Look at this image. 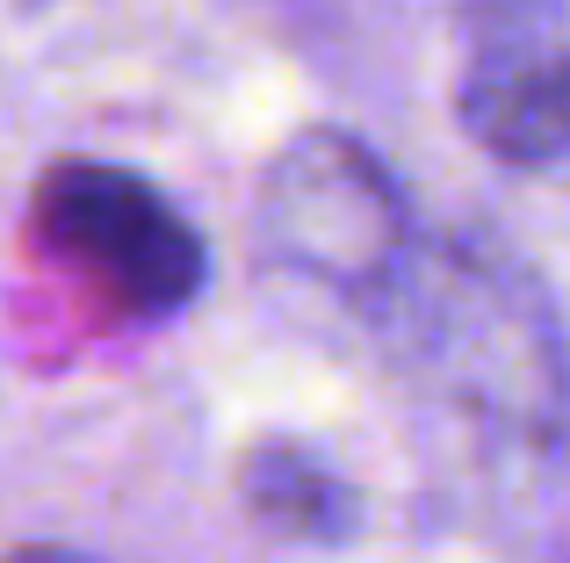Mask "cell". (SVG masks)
Masks as SVG:
<instances>
[{
    "label": "cell",
    "instance_id": "6",
    "mask_svg": "<svg viewBox=\"0 0 570 563\" xmlns=\"http://www.w3.org/2000/svg\"><path fill=\"white\" fill-rule=\"evenodd\" d=\"M8 563H95V556H72V550H14Z\"/></svg>",
    "mask_w": 570,
    "mask_h": 563
},
{
    "label": "cell",
    "instance_id": "5",
    "mask_svg": "<svg viewBox=\"0 0 570 563\" xmlns=\"http://www.w3.org/2000/svg\"><path fill=\"white\" fill-rule=\"evenodd\" d=\"M238 492L275 535H296V542H347L362 527L354 484L304 441H261L238 470Z\"/></svg>",
    "mask_w": 570,
    "mask_h": 563
},
{
    "label": "cell",
    "instance_id": "1",
    "mask_svg": "<svg viewBox=\"0 0 570 563\" xmlns=\"http://www.w3.org/2000/svg\"><path fill=\"white\" fill-rule=\"evenodd\" d=\"M376 325L404 339L462 405L499 412L513 426H557L563 354L549 304L505 254L462 239H426L404 282L383 296Z\"/></svg>",
    "mask_w": 570,
    "mask_h": 563
},
{
    "label": "cell",
    "instance_id": "3",
    "mask_svg": "<svg viewBox=\"0 0 570 563\" xmlns=\"http://www.w3.org/2000/svg\"><path fill=\"white\" fill-rule=\"evenodd\" d=\"M29 231L116 318H174L209 282L203 231L138 167H109V159L43 167L37 196H29Z\"/></svg>",
    "mask_w": 570,
    "mask_h": 563
},
{
    "label": "cell",
    "instance_id": "4",
    "mask_svg": "<svg viewBox=\"0 0 570 563\" xmlns=\"http://www.w3.org/2000/svg\"><path fill=\"white\" fill-rule=\"evenodd\" d=\"M455 124L499 167H563L570 0H455Z\"/></svg>",
    "mask_w": 570,
    "mask_h": 563
},
{
    "label": "cell",
    "instance_id": "2",
    "mask_svg": "<svg viewBox=\"0 0 570 563\" xmlns=\"http://www.w3.org/2000/svg\"><path fill=\"white\" fill-rule=\"evenodd\" d=\"M261 239L289 275L362 304L368 318L419 260V231L390 167L347 130H296L261 181Z\"/></svg>",
    "mask_w": 570,
    "mask_h": 563
}]
</instances>
